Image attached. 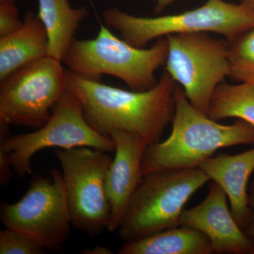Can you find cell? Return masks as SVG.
<instances>
[{
	"mask_svg": "<svg viewBox=\"0 0 254 254\" xmlns=\"http://www.w3.org/2000/svg\"><path fill=\"white\" fill-rule=\"evenodd\" d=\"M180 225L203 232L211 242L215 254H254V238L239 226L226 193L215 182L209 185L203 201L183 210Z\"/></svg>",
	"mask_w": 254,
	"mask_h": 254,
	"instance_id": "obj_11",
	"label": "cell"
},
{
	"mask_svg": "<svg viewBox=\"0 0 254 254\" xmlns=\"http://www.w3.org/2000/svg\"><path fill=\"white\" fill-rule=\"evenodd\" d=\"M68 90L81 102L88 125L109 136L118 130L141 137L147 145L160 141L175 111L176 82L164 73L154 87L126 91L66 70Z\"/></svg>",
	"mask_w": 254,
	"mask_h": 254,
	"instance_id": "obj_1",
	"label": "cell"
},
{
	"mask_svg": "<svg viewBox=\"0 0 254 254\" xmlns=\"http://www.w3.org/2000/svg\"><path fill=\"white\" fill-rule=\"evenodd\" d=\"M115 146V156L110 165L105 191L110 205L108 230H118L132 196L143 179L142 161L147 143L136 134L115 130L110 132Z\"/></svg>",
	"mask_w": 254,
	"mask_h": 254,
	"instance_id": "obj_12",
	"label": "cell"
},
{
	"mask_svg": "<svg viewBox=\"0 0 254 254\" xmlns=\"http://www.w3.org/2000/svg\"><path fill=\"white\" fill-rule=\"evenodd\" d=\"M68 91L63 62L36 60L0 81V123L41 128Z\"/></svg>",
	"mask_w": 254,
	"mask_h": 254,
	"instance_id": "obj_8",
	"label": "cell"
},
{
	"mask_svg": "<svg viewBox=\"0 0 254 254\" xmlns=\"http://www.w3.org/2000/svg\"><path fill=\"white\" fill-rule=\"evenodd\" d=\"M165 72L181 86L187 99L208 115L217 87L231 72L227 41L207 33L169 35Z\"/></svg>",
	"mask_w": 254,
	"mask_h": 254,
	"instance_id": "obj_7",
	"label": "cell"
},
{
	"mask_svg": "<svg viewBox=\"0 0 254 254\" xmlns=\"http://www.w3.org/2000/svg\"><path fill=\"white\" fill-rule=\"evenodd\" d=\"M248 203L252 210V216L250 225L246 229L245 232L248 236L254 238V178L251 183L248 191Z\"/></svg>",
	"mask_w": 254,
	"mask_h": 254,
	"instance_id": "obj_22",
	"label": "cell"
},
{
	"mask_svg": "<svg viewBox=\"0 0 254 254\" xmlns=\"http://www.w3.org/2000/svg\"><path fill=\"white\" fill-rule=\"evenodd\" d=\"M199 168L225 190L234 218L245 232L252 216L248 203V184L254 172V148L236 155H213L203 160Z\"/></svg>",
	"mask_w": 254,
	"mask_h": 254,
	"instance_id": "obj_13",
	"label": "cell"
},
{
	"mask_svg": "<svg viewBox=\"0 0 254 254\" xmlns=\"http://www.w3.org/2000/svg\"><path fill=\"white\" fill-rule=\"evenodd\" d=\"M13 170L6 155L4 152L0 151V185L1 187L9 185Z\"/></svg>",
	"mask_w": 254,
	"mask_h": 254,
	"instance_id": "obj_21",
	"label": "cell"
},
{
	"mask_svg": "<svg viewBox=\"0 0 254 254\" xmlns=\"http://www.w3.org/2000/svg\"><path fill=\"white\" fill-rule=\"evenodd\" d=\"M177 0H155L156 5L155 7V12L157 14L162 12L170 4L175 2Z\"/></svg>",
	"mask_w": 254,
	"mask_h": 254,
	"instance_id": "obj_23",
	"label": "cell"
},
{
	"mask_svg": "<svg viewBox=\"0 0 254 254\" xmlns=\"http://www.w3.org/2000/svg\"><path fill=\"white\" fill-rule=\"evenodd\" d=\"M75 147H90L106 152L115 150L111 137L98 133L88 125L81 102L68 90L41 128L0 140V151L6 155L14 173L21 177L31 175L32 158L41 150Z\"/></svg>",
	"mask_w": 254,
	"mask_h": 254,
	"instance_id": "obj_6",
	"label": "cell"
},
{
	"mask_svg": "<svg viewBox=\"0 0 254 254\" xmlns=\"http://www.w3.org/2000/svg\"><path fill=\"white\" fill-rule=\"evenodd\" d=\"M228 43L231 63L229 78L254 84V26Z\"/></svg>",
	"mask_w": 254,
	"mask_h": 254,
	"instance_id": "obj_18",
	"label": "cell"
},
{
	"mask_svg": "<svg viewBox=\"0 0 254 254\" xmlns=\"http://www.w3.org/2000/svg\"><path fill=\"white\" fill-rule=\"evenodd\" d=\"M38 14L48 37V56L63 62L80 23L89 15L86 6L73 8L68 0H38Z\"/></svg>",
	"mask_w": 254,
	"mask_h": 254,
	"instance_id": "obj_16",
	"label": "cell"
},
{
	"mask_svg": "<svg viewBox=\"0 0 254 254\" xmlns=\"http://www.w3.org/2000/svg\"><path fill=\"white\" fill-rule=\"evenodd\" d=\"M168 51L166 37L149 48H136L101 23L94 39H73L63 63L78 76L100 81L103 75H109L125 82L132 91H143L158 83L155 72L165 64Z\"/></svg>",
	"mask_w": 254,
	"mask_h": 254,
	"instance_id": "obj_3",
	"label": "cell"
},
{
	"mask_svg": "<svg viewBox=\"0 0 254 254\" xmlns=\"http://www.w3.org/2000/svg\"><path fill=\"white\" fill-rule=\"evenodd\" d=\"M55 155L61 165L71 225L88 236L101 235L109 225L105 180L113 159L90 147L58 148Z\"/></svg>",
	"mask_w": 254,
	"mask_h": 254,
	"instance_id": "obj_9",
	"label": "cell"
},
{
	"mask_svg": "<svg viewBox=\"0 0 254 254\" xmlns=\"http://www.w3.org/2000/svg\"><path fill=\"white\" fill-rule=\"evenodd\" d=\"M208 116L218 122L237 118L254 126V84L222 82L212 96Z\"/></svg>",
	"mask_w": 254,
	"mask_h": 254,
	"instance_id": "obj_17",
	"label": "cell"
},
{
	"mask_svg": "<svg viewBox=\"0 0 254 254\" xmlns=\"http://www.w3.org/2000/svg\"><path fill=\"white\" fill-rule=\"evenodd\" d=\"M48 56V37L38 15L25 14L18 29L0 37V81L28 64Z\"/></svg>",
	"mask_w": 254,
	"mask_h": 254,
	"instance_id": "obj_14",
	"label": "cell"
},
{
	"mask_svg": "<svg viewBox=\"0 0 254 254\" xmlns=\"http://www.w3.org/2000/svg\"><path fill=\"white\" fill-rule=\"evenodd\" d=\"M22 24L15 3L0 2V37L16 31Z\"/></svg>",
	"mask_w": 254,
	"mask_h": 254,
	"instance_id": "obj_20",
	"label": "cell"
},
{
	"mask_svg": "<svg viewBox=\"0 0 254 254\" xmlns=\"http://www.w3.org/2000/svg\"><path fill=\"white\" fill-rule=\"evenodd\" d=\"M46 250L38 241L24 232L10 228L0 232L1 254H43Z\"/></svg>",
	"mask_w": 254,
	"mask_h": 254,
	"instance_id": "obj_19",
	"label": "cell"
},
{
	"mask_svg": "<svg viewBox=\"0 0 254 254\" xmlns=\"http://www.w3.org/2000/svg\"><path fill=\"white\" fill-rule=\"evenodd\" d=\"M210 180L200 168L159 170L143 175L119 227L120 239L134 242L180 226L187 201Z\"/></svg>",
	"mask_w": 254,
	"mask_h": 254,
	"instance_id": "obj_5",
	"label": "cell"
},
{
	"mask_svg": "<svg viewBox=\"0 0 254 254\" xmlns=\"http://www.w3.org/2000/svg\"><path fill=\"white\" fill-rule=\"evenodd\" d=\"M103 18L124 41L140 48L153 40L182 33H217L232 42L254 26V11L241 3L224 0H207L196 9L156 17L133 16L118 8H108Z\"/></svg>",
	"mask_w": 254,
	"mask_h": 254,
	"instance_id": "obj_4",
	"label": "cell"
},
{
	"mask_svg": "<svg viewBox=\"0 0 254 254\" xmlns=\"http://www.w3.org/2000/svg\"><path fill=\"white\" fill-rule=\"evenodd\" d=\"M119 254H213L211 242L203 232L180 225L134 242H125Z\"/></svg>",
	"mask_w": 254,
	"mask_h": 254,
	"instance_id": "obj_15",
	"label": "cell"
},
{
	"mask_svg": "<svg viewBox=\"0 0 254 254\" xmlns=\"http://www.w3.org/2000/svg\"><path fill=\"white\" fill-rule=\"evenodd\" d=\"M0 220L6 228L27 234L47 250L58 252L71 233V215L62 172L53 169L50 177L37 176L18 202H3Z\"/></svg>",
	"mask_w": 254,
	"mask_h": 254,
	"instance_id": "obj_10",
	"label": "cell"
},
{
	"mask_svg": "<svg viewBox=\"0 0 254 254\" xmlns=\"http://www.w3.org/2000/svg\"><path fill=\"white\" fill-rule=\"evenodd\" d=\"M240 3L254 11V0H241Z\"/></svg>",
	"mask_w": 254,
	"mask_h": 254,
	"instance_id": "obj_25",
	"label": "cell"
},
{
	"mask_svg": "<svg viewBox=\"0 0 254 254\" xmlns=\"http://www.w3.org/2000/svg\"><path fill=\"white\" fill-rule=\"evenodd\" d=\"M166 140L148 145L143 155V175L159 170L199 168L222 148L254 145V126L238 120L224 125L197 110L181 86L175 88V111Z\"/></svg>",
	"mask_w": 254,
	"mask_h": 254,
	"instance_id": "obj_2",
	"label": "cell"
},
{
	"mask_svg": "<svg viewBox=\"0 0 254 254\" xmlns=\"http://www.w3.org/2000/svg\"><path fill=\"white\" fill-rule=\"evenodd\" d=\"M16 0H0V2H16Z\"/></svg>",
	"mask_w": 254,
	"mask_h": 254,
	"instance_id": "obj_26",
	"label": "cell"
},
{
	"mask_svg": "<svg viewBox=\"0 0 254 254\" xmlns=\"http://www.w3.org/2000/svg\"><path fill=\"white\" fill-rule=\"evenodd\" d=\"M82 253L86 254H113L111 250L101 246L95 247L93 250H82Z\"/></svg>",
	"mask_w": 254,
	"mask_h": 254,
	"instance_id": "obj_24",
	"label": "cell"
}]
</instances>
